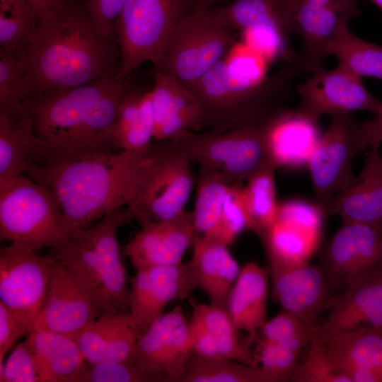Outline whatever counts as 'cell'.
Listing matches in <instances>:
<instances>
[{
  "label": "cell",
  "instance_id": "1",
  "mask_svg": "<svg viewBox=\"0 0 382 382\" xmlns=\"http://www.w3.org/2000/svg\"><path fill=\"white\" fill-rule=\"evenodd\" d=\"M174 151L172 139L154 141L144 149L93 154L25 174L51 191L71 232L132 204L158 163Z\"/></svg>",
  "mask_w": 382,
  "mask_h": 382
},
{
  "label": "cell",
  "instance_id": "2",
  "mask_svg": "<svg viewBox=\"0 0 382 382\" xmlns=\"http://www.w3.org/2000/svg\"><path fill=\"white\" fill-rule=\"evenodd\" d=\"M120 66L117 37L103 35L85 0H64L40 19L27 50L25 98L117 76Z\"/></svg>",
  "mask_w": 382,
  "mask_h": 382
},
{
  "label": "cell",
  "instance_id": "3",
  "mask_svg": "<svg viewBox=\"0 0 382 382\" xmlns=\"http://www.w3.org/2000/svg\"><path fill=\"white\" fill-rule=\"evenodd\" d=\"M294 62H284L262 82L238 76L225 57L199 80L187 86L199 101L204 130L264 124L284 109L291 81L299 74Z\"/></svg>",
  "mask_w": 382,
  "mask_h": 382
},
{
  "label": "cell",
  "instance_id": "4",
  "mask_svg": "<svg viewBox=\"0 0 382 382\" xmlns=\"http://www.w3.org/2000/svg\"><path fill=\"white\" fill-rule=\"evenodd\" d=\"M134 220L128 207L112 211L96 224L70 232L50 256L74 269L96 298L103 314L129 312V289L117 230Z\"/></svg>",
  "mask_w": 382,
  "mask_h": 382
},
{
  "label": "cell",
  "instance_id": "5",
  "mask_svg": "<svg viewBox=\"0 0 382 382\" xmlns=\"http://www.w3.org/2000/svg\"><path fill=\"white\" fill-rule=\"evenodd\" d=\"M118 80L109 76L24 99L23 108L33 132L49 144L54 163L84 156L85 134L92 111Z\"/></svg>",
  "mask_w": 382,
  "mask_h": 382
},
{
  "label": "cell",
  "instance_id": "6",
  "mask_svg": "<svg viewBox=\"0 0 382 382\" xmlns=\"http://www.w3.org/2000/svg\"><path fill=\"white\" fill-rule=\"evenodd\" d=\"M70 231L51 191L25 174L0 181V239L58 249Z\"/></svg>",
  "mask_w": 382,
  "mask_h": 382
},
{
  "label": "cell",
  "instance_id": "7",
  "mask_svg": "<svg viewBox=\"0 0 382 382\" xmlns=\"http://www.w3.org/2000/svg\"><path fill=\"white\" fill-rule=\"evenodd\" d=\"M236 32L212 8L190 11L172 30L154 71L188 86L227 54Z\"/></svg>",
  "mask_w": 382,
  "mask_h": 382
},
{
  "label": "cell",
  "instance_id": "8",
  "mask_svg": "<svg viewBox=\"0 0 382 382\" xmlns=\"http://www.w3.org/2000/svg\"><path fill=\"white\" fill-rule=\"evenodd\" d=\"M267 122L227 129L187 130L171 139L176 151L190 162L242 182L271 161L265 138Z\"/></svg>",
  "mask_w": 382,
  "mask_h": 382
},
{
  "label": "cell",
  "instance_id": "9",
  "mask_svg": "<svg viewBox=\"0 0 382 382\" xmlns=\"http://www.w3.org/2000/svg\"><path fill=\"white\" fill-rule=\"evenodd\" d=\"M188 12V0H127L115 25L120 50L117 78H128L144 62L156 66L172 30Z\"/></svg>",
  "mask_w": 382,
  "mask_h": 382
},
{
  "label": "cell",
  "instance_id": "10",
  "mask_svg": "<svg viewBox=\"0 0 382 382\" xmlns=\"http://www.w3.org/2000/svg\"><path fill=\"white\" fill-rule=\"evenodd\" d=\"M330 117L329 126L307 163L320 209L352 182L353 161L369 146L361 123L353 115Z\"/></svg>",
  "mask_w": 382,
  "mask_h": 382
},
{
  "label": "cell",
  "instance_id": "11",
  "mask_svg": "<svg viewBox=\"0 0 382 382\" xmlns=\"http://www.w3.org/2000/svg\"><path fill=\"white\" fill-rule=\"evenodd\" d=\"M192 354L190 321L178 305L139 335L132 361L149 382H180Z\"/></svg>",
  "mask_w": 382,
  "mask_h": 382
},
{
  "label": "cell",
  "instance_id": "12",
  "mask_svg": "<svg viewBox=\"0 0 382 382\" xmlns=\"http://www.w3.org/2000/svg\"><path fill=\"white\" fill-rule=\"evenodd\" d=\"M52 270L50 255L11 242L0 250V301L31 330L49 292Z\"/></svg>",
  "mask_w": 382,
  "mask_h": 382
},
{
  "label": "cell",
  "instance_id": "13",
  "mask_svg": "<svg viewBox=\"0 0 382 382\" xmlns=\"http://www.w3.org/2000/svg\"><path fill=\"white\" fill-rule=\"evenodd\" d=\"M332 291L382 271V224L343 222L319 256Z\"/></svg>",
  "mask_w": 382,
  "mask_h": 382
},
{
  "label": "cell",
  "instance_id": "14",
  "mask_svg": "<svg viewBox=\"0 0 382 382\" xmlns=\"http://www.w3.org/2000/svg\"><path fill=\"white\" fill-rule=\"evenodd\" d=\"M272 296L282 311L314 329L321 313L334 298L328 279L320 265L266 255Z\"/></svg>",
  "mask_w": 382,
  "mask_h": 382
},
{
  "label": "cell",
  "instance_id": "15",
  "mask_svg": "<svg viewBox=\"0 0 382 382\" xmlns=\"http://www.w3.org/2000/svg\"><path fill=\"white\" fill-rule=\"evenodd\" d=\"M296 91L299 96L296 112L313 122L324 115L357 110L376 116L382 113V102L366 89L361 77L339 62L334 69L324 68L312 74L296 86Z\"/></svg>",
  "mask_w": 382,
  "mask_h": 382
},
{
  "label": "cell",
  "instance_id": "16",
  "mask_svg": "<svg viewBox=\"0 0 382 382\" xmlns=\"http://www.w3.org/2000/svg\"><path fill=\"white\" fill-rule=\"evenodd\" d=\"M359 0H292L294 33L301 40L296 64L300 74L325 68L327 49L337 31L360 14Z\"/></svg>",
  "mask_w": 382,
  "mask_h": 382
},
{
  "label": "cell",
  "instance_id": "17",
  "mask_svg": "<svg viewBox=\"0 0 382 382\" xmlns=\"http://www.w3.org/2000/svg\"><path fill=\"white\" fill-rule=\"evenodd\" d=\"M50 258L49 292L33 330L72 337L103 313L93 291L80 275L65 263Z\"/></svg>",
  "mask_w": 382,
  "mask_h": 382
},
{
  "label": "cell",
  "instance_id": "18",
  "mask_svg": "<svg viewBox=\"0 0 382 382\" xmlns=\"http://www.w3.org/2000/svg\"><path fill=\"white\" fill-rule=\"evenodd\" d=\"M190 163L175 149L158 163L127 207L141 226L170 220L185 211L194 185Z\"/></svg>",
  "mask_w": 382,
  "mask_h": 382
},
{
  "label": "cell",
  "instance_id": "19",
  "mask_svg": "<svg viewBox=\"0 0 382 382\" xmlns=\"http://www.w3.org/2000/svg\"><path fill=\"white\" fill-rule=\"evenodd\" d=\"M130 279L129 313L144 332L173 301L188 299L196 289L188 261L136 271Z\"/></svg>",
  "mask_w": 382,
  "mask_h": 382
},
{
  "label": "cell",
  "instance_id": "20",
  "mask_svg": "<svg viewBox=\"0 0 382 382\" xmlns=\"http://www.w3.org/2000/svg\"><path fill=\"white\" fill-rule=\"evenodd\" d=\"M199 236L192 212L166 221L141 226L127 244L125 253L137 270L182 262L187 249Z\"/></svg>",
  "mask_w": 382,
  "mask_h": 382
},
{
  "label": "cell",
  "instance_id": "21",
  "mask_svg": "<svg viewBox=\"0 0 382 382\" xmlns=\"http://www.w3.org/2000/svg\"><path fill=\"white\" fill-rule=\"evenodd\" d=\"M363 325L382 330V271L335 296L328 317L314 328L312 340L323 344L336 334Z\"/></svg>",
  "mask_w": 382,
  "mask_h": 382
},
{
  "label": "cell",
  "instance_id": "22",
  "mask_svg": "<svg viewBox=\"0 0 382 382\" xmlns=\"http://www.w3.org/2000/svg\"><path fill=\"white\" fill-rule=\"evenodd\" d=\"M322 345L328 359L351 382H382V330L363 325Z\"/></svg>",
  "mask_w": 382,
  "mask_h": 382
},
{
  "label": "cell",
  "instance_id": "23",
  "mask_svg": "<svg viewBox=\"0 0 382 382\" xmlns=\"http://www.w3.org/2000/svg\"><path fill=\"white\" fill-rule=\"evenodd\" d=\"M151 91L155 117L154 141L170 139L183 131H203L204 112L189 88L173 77L155 72Z\"/></svg>",
  "mask_w": 382,
  "mask_h": 382
},
{
  "label": "cell",
  "instance_id": "24",
  "mask_svg": "<svg viewBox=\"0 0 382 382\" xmlns=\"http://www.w3.org/2000/svg\"><path fill=\"white\" fill-rule=\"evenodd\" d=\"M343 222L382 224V156L371 149L357 177L321 209Z\"/></svg>",
  "mask_w": 382,
  "mask_h": 382
},
{
  "label": "cell",
  "instance_id": "25",
  "mask_svg": "<svg viewBox=\"0 0 382 382\" xmlns=\"http://www.w3.org/2000/svg\"><path fill=\"white\" fill-rule=\"evenodd\" d=\"M140 335L129 312L105 313L72 337L86 362L132 361Z\"/></svg>",
  "mask_w": 382,
  "mask_h": 382
},
{
  "label": "cell",
  "instance_id": "26",
  "mask_svg": "<svg viewBox=\"0 0 382 382\" xmlns=\"http://www.w3.org/2000/svg\"><path fill=\"white\" fill-rule=\"evenodd\" d=\"M193 246L188 263L196 289L206 294L211 305L226 310L228 295L241 268L228 246L212 237L199 236Z\"/></svg>",
  "mask_w": 382,
  "mask_h": 382
},
{
  "label": "cell",
  "instance_id": "27",
  "mask_svg": "<svg viewBox=\"0 0 382 382\" xmlns=\"http://www.w3.org/2000/svg\"><path fill=\"white\" fill-rule=\"evenodd\" d=\"M316 122L286 107L272 117L265 131L270 161L277 167L307 165L320 137Z\"/></svg>",
  "mask_w": 382,
  "mask_h": 382
},
{
  "label": "cell",
  "instance_id": "28",
  "mask_svg": "<svg viewBox=\"0 0 382 382\" xmlns=\"http://www.w3.org/2000/svg\"><path fill=\"white\" fill-rule=\"evenodd\" d=\"M54 162L52 149L33 134L25 112L15 119L0 115V181Z\"/></svg>",
  "mask_w": 382,
  "mask_h": 382
},
{
  "label": "cell",
  "instance_id": "29",
  "mask_svg": "<svg viewBox=\"0 0 382 382\" xmlns=\"http://www.w3.org/2000/svg\"><path fill=\"white\" fill-rule=\"evenodd\" d=\"M269 268L251 261L245 264L231 290L226 311L236 330L257 336L267 321Z\"/></svg>",
  "mask_w": 382,
  "mask_h": 382
},
{
  "label": "cell",
  "instance_id": "30",
  "mask_svg": "<svg viewBox=\"0 0 382 382\" xmlns=\"http://www.w3.org/2000/svg\"><path fill=\"white\" fill-rule=\"evenodd\" d=\"M28 338L39 382H73L86 362L75 340L68 335L33 330Z\"/></svg>",
  "mask_w": 382,
  "mask_h": 382
},
{
  "label": "cell",
  "instance_id": "31",
  "mask_svg": "<svg viewBox=\"0 0 382 382\" xmlns=\"http://www.w3.org/2000/svg\"><path fill=\"white\" fill-rule=\"evenodd\" d=\"M211 8L236 31L267 28L289 40L294 33L292 0H233Z\"/></svg>",
  "mask_w": 382,
  "mask_h": 382
},
{
  "label": "cell",
  "instance_id": "32",
  "mask_svg": "<svg viewBox=\"0 0 382 382\" xmlns=\"http://www.w3.org/2000/svg\"><path fill=\"white\" fill-rule=\"evenodd\" d=\"M154 120L151 90L141 93L130 88L116 115L115 139L119 149L137 151L149 147L154 140Z\"/></svg>",
  "mask_w": 382,
  "mask_h": 382
},
{
  "label": "cell",
  "instance_id": "33",
  "mask_svg": "<svg viewBox=\"0 0 382 382\" xmlns=\"http://www.w3.org/2000/svg\"><path fill=\"white\" fill-rule=\"evenodd\" d=\"M276 168L273 162H269L243 186L247 229L259 238L269 230L276 219L278 207L274 178Z\"/></svg>",
  "mask_w": 382,
  "mask_h": 382
},
{
  "label": "cell",
  "instance_id": "34",
  "mask_svg": "<svg viewBox=\"0 0 382 382\" xmlns=\"http://www.w3.org/2000/svg\"><path fill=\"white\" fill-rule=\"evenodd\" d=\"M234 181L226 175L199 167L197 189L192 212L199 236H211L214 231L228 191Z\"/></svg>",
  "mask_w": 382,
  "mask_h": 382
},
{
  "label": "cell",
  "instance_id": "35",
  "mask_svg": "<svg viewBox=\"0 0 382 382\" xmlns=\"http://www.w3.org/2000/svg\"><path fill=\"white\" fill-rule=\"evenodd\" d=\"M192 315L204 325L212 335L222 357L231 359L251 367L258 368L255 354L247 344L242 342L230 316L226 309L214 306L210 303L190 301Z\"/></svg>",
  "mask_w": 382,
  "mask_h": 382
},
{
  "label": "cell",
  "instance_id": "36",
  "mask_svg": "<svg viewBox=\"0 0 382 382\" xmlns=\"http://www.w3.org/2000/svg\"><path fill=\"white\" fill-rule=\"evenodd\" d=\"M328 57L335 56L359 77H375L382 80V46L354 35L344 25L337 31L327 49Z\"/></svg>",
  "mask_w": 382,
  "mask_h": 382
},
{
  "label": "cell",
  "instance_id": "37",
  "mask_svg": "<svg viewBox=\"0 0 382 382\" xmlns=\"http://www.w3.org/2000/svg\"><path fill=\"white\" fill-rule=\"evenodd\" d=\"M180 382H271L260 367L226 357L192 356Z\"/></svg>",
  "mask_w": 382,
  "mask_h": 382
},
{
  "label": "cell",
  "instance_id": "38",
  "mask_svg": "<svg viewBox=\"0 0 382 382\" xmlns=\"http://www.w3.org/2000/svg\"><path fill=\"white\" fill-rule=\"evenodd\" d=\"M320 233L275 221L260 238L266 255L291 261H308L318 245Z\"/></svg>",
  "mask_w": 382,
  "mask_h": 382
},
{
  "label": "cell",
  "instance_id": "39",
  "mask_svg": "<svg viewBox=\"0 0 382 382\" xmlns=\"http://www.w3.org/2000/svg\"><path fill=\"white\" fill-rule=\"evenodd\" d=\"M39 18L26 0H0V49L27 52Z\"/></svg>",
  "mask_w": 382,
  "mask_h": 382
},
{
  "label": "cell",
  "instance_id": "40",
  "mask_svg": "<svg viewBox=\"0 0 382 382\" xmlns=\"http://www.w3.org/2000/svg\"><path fill=\"white\" fill-rule=\"evenodd\" d=\"M27 52L10 53L0 49V115L15 119L24 113Z\"/></svg>",
  "mask_w": 382,
  "mask_h": 382
},
{
  "label": "cell",
  "instance_id": "41",
  "mask_svg": "<svg viewBox=\"0 0 382 382\" xmlns=\"http://www.w3.org/2000/svg\"><path fill=\"white\" fill-rule=\"evenodd\" d=\"M313 330L298 318L282 311L267 320L260 330L264 339L299 354L304 347L311 344Z\"/></svg>",
  "mask_w": 382,
  "mask_h": 382
},
{
  "label": "cell",
  "instance_id": "42",
  "mask_svg": "<svg viewBox=\"0 0 382 382\" xmlns=\"http://www.w3.org/2000/svg\"><path fill=\"white\" fill-rule=\"evenodd\" d=\"M247 226L243 185L241 181H236L228 191L218 224L209 236L228 246L244 229H247Z\"/></svg>",
  "mask_w": 382,
  "mask_h": 382
},
{
  "label": "cell",
  "instance_id": "43",
  "mask_svg": "<svg viewBox=\"0 0 382 382\" xmlns=\"http://www.w3.org/2000/svg\"><path fill=\"white\" fill-rule=\"evenodd\" d=\"M289 381L351 382L333 366L325 354L322 344L312 340L305 361L296 364Z\"/></svg>",
  "mask_w": 382,
  "mask_h": 382
},
{
  "label": "cell",
  "instance_id": "44",
  "mask_svg": "<svg viewBox=\"0 0 382 382\" xmlns=\"http://www.w3.org/2000/svg\"><path fill=\"white\" fill-rule=\"evenodd\" d=\"M257 345L255 357L271 382L289 381L299 354L263 337Z\"/></svg>",
  "mask_w": 382,
  "mask_h": 382
},
{
  "label": "cell",
  "instance_id": "45",
  "mask_svg": "<svg viewBox=\"0 0 382 382\" xmlns=\"http://www.w3.org/2000/svg\"><path fill=\"white\" fill-rule=\"evenodd\" d=\"M73 382H149L133 361L86 362Z\"/></svg>",
  "mask_w": 382,
  "mask_h": 382
},
{
  "label": "cell",
  "instance_id": "46",
  "mask_svg": "<svg viewBox=\"0 0 382 382\" xmlns=\"http://www.w3.org/2000/svg\"><path fill=\"white\" fill-rule=\"evenodd\" d=\"M1 382H39L28 338L16 345L5 362L0 363Z\"/></svg>",
  "mask_w": 382,
  "mask_h": 382
},
{
  "label": "cell",
  "instance_id": "47",
  "mask_svg": "<svg viewBox=\"0 0 382 382\" xmlns=\"http://www.w3.org/2000/svg\"><path fill=\"white\" fill-rule=\"evenodd\" d=\"M323 215L318 205L301 200H289L278 204L275 221L321 231Z\"/></svg>",
  "mask_w": 382,
  "mask_h": 382
},
{
  "label": "cell",
  "instance_id": "48",
  "mask_svg": "<svg viewBox=\"0 0 382 382\" xmlns=\"http://www.w3.org/2000/svg\"><path fill=\"white\" fill-rule=\"evenodd\" d=\"M127 0H86L88 11L100 32L117 37L115 25Z\"/></svg>",
  "mask_w": 382,
  "mask_h": 382
},
{
  "label": "cell",
  "instance_id": "49",
  "mask_svg": "<svg viewBox=\"0 0 382 382\" xmlns=\"http://www.w3.org/2000/svg\"><path fill=\"white\" fill-rule=\"evenodd\" d=\"M30 328L8 306L0 301V363L4 362L6 354Z\"/></svg>",
  "mask_w": 382,
  "mask_h": 382
},
{
  "label": "cell",
  "instance_id": "50",
  "mask_svg": "<svg viewBox=\"0 0 382 382\" xmlns=\"http://www.w3.org/2000/svg\"><path fill=\"white\" fill-rule=\"evenodd\" d=\"M190 328L194 354L203 357H222L210 332L201 320L192 315Z\"/></svg>",
  "mask_w": 382,
  "mask_h": 382
},
{
  "label": "cell",
  "instance_id": "51",
  "mask_svg": "<svg viewBox=\"0 0 382 382\" xmlns=\"http://www.w3.org/2000/svg\"><path fill=\"white\" fill-rule=\"evenodd\" d=\"M360 123L368 146L378 149L382 143V113L372 120Z\"/></svg>",
  "mask_w": 382,
  "mask_h": 382
},
{
  "label": "cell",
  "instance_id": "52",
  "mask_svg": "<svg viewBox=\"0 0 382 382\" xmlns=\"http://www.w3.org/2000/svg\"><path fill=\"white\" fill-rule=\"evenodd\" d=\"M35 11L39 20L47 18L58 11L64 0H26Z\"/></svg>",
  "mask_w": 382,
  "mask_h": 382
},
{
  "label": "cell",
  "instance_id": "53",
  "mask_svg": "<svg viewBox=\"0 0 382 382\" xmlns=\"http://www.w3.org/2000/svg\"><path fill=\"white\" fill-rule=\"evenodd\" d=\"M225 0H188L190 11L199 9H209L216 4Z\"/></svg>",
  "mask_w": 382,
  "mask_h": 382
},
{
  "label": "cell",
  "instance_id": "54",
  "mask_svg": "<svg viewBox=\"0 0 382 382\" xmlns=\"http://www.w3.org/2000/svg\"><path fill=\"white\" fill-rule=\"evenodd\" d=\"M382 10V0H370Z\"/></svg>",
  "mask_w": 382,
  "mask_h": 382
},
{
  "label": "cell",
  "instance_id": "55",
  "mask_svg": "<svg viewBox=\"0 0 382 382\" xmlns=\"http://www.w3.org/2000/svg\"><path fill=\"white\" fill-rule=\"evenodd\" d=\"M85 1H86V0H85Z\"/></svg>",
  "mask_w": 382,
  "mask_h": 382
}]
</instances>
